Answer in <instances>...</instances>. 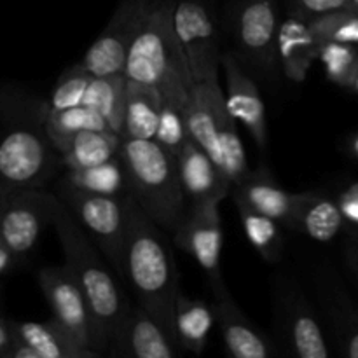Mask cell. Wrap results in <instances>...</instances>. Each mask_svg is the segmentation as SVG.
<instances>
[{
  "mask_svg": "<svg viewBox=\"0 0 358 358\" xmlns=\"http://www.w3.org/2000/svg\"><path fill=\"white\" fill-rule=\"evenodd\" d=\"M44 108L16 91L0 94V199L42 189L62 163L44 128Z\"/></svg>",
  "mask_w": 358,
  "mask_h": 358,
  "instance_id": "cell-1",
  "label": "cell"
},
{
  "mask_svg": "<svg viewBox=\"0 0 358 358\" xmlns=\"http://www.w3.org/2000/svg\"><path fill=\"white\" fill-rule=\"evenodd\" d=\"M51 222L62 243L66 269L80 287L90 306L94 329V350L103 355L108 352L115 331L133 304H129L124 290L115 280L114 271L107 266V259L59 199Z\"/></svg>",
  "mask_w": 358,
  "mask_h": 358,
  "instance_id": "cell-2",
  "label": "cell"
},
{
  "mask_svg": "<svg viewBox=\"0 0 358 358\" xmlns=\"http://www.w3.org/2000/svg\"><path fill=\"white\" fill-rule=\"evenodd\" d=\"M168 236L133 203L119 276L131 287L136 304L150 311L171 332V310L180 290Z\"/></svg>",
  "mask_w": 358,
  "mask_h": 358,
  "instance_id": "cell-3",
  "label": "cell"
},
{
  "mask_svg": "<svg viewBox=\"0 0 358 358\" xmlns=\"http://www.w3.org/2000/svg\"><path fill=\"white\" fill-rule=\"evenodd\" d=\"M173 0H150L129 45L124 77L156 87L163 100L187 103L194 79L171 21Z\"/></svg>",
  "mask_w": 358,
  "mask_h": 358,
  "instance_id": "cell-4",
  "label": "cell"
},
{
  "mask_svg": "<svg viewBox=\"0 0 358 358\" xmlns=\"http://www.w3.org/2000/svg\"><path fill=\"white\" fill-rule=\"evenodd\" d=\"M119 154L133 201L164 233L173 234L189 210L177 159L154 140L122 138Z\"/></svg>",
  "mask_w": 358,
  "mask_h": 358,
  "instance_id": "cell-5",
  "label": "cell"
},
{
  "mask_svg": "<svg viewBox=\"0 0 358 358\" xmlns=\"http://www.w3.org/2000/svg\"><path fill=\"white\" fill-rule=\"evenodd\" d=\"M185 121L192 142L236 185L250 171L236 119L229 114L219 79L194 83L185 105Z\"/></svg>",
  "mask_w": 358,
  "mask_h": 358,
  "instance_id": "cell-6",
  "label": "cell"
},
{
  "mask_svg": "<svg viewBox=\"0 0 358 358\" xmlns=\"http://www.w3.org/2000/svg\"><path fill=\"white\" fill-rule=\"evenodd\" d=\"M59 201L66 206L84 233L101 252L115 275L121 271V257L131 217V196H100L79 191L66 182H59L56 191Z\"/></svg>",
  "mask_w": 358,
  "mask_h": 358,
  "instance_id": "cell-7",
  "label": "cell"
},
{
  "mask_svg": "<svg viewBox=\"0 0 358 358\" xmlns=\"http://www.w3.org/2000/svg\"><path fill=\"white\" fill-rule=\"evenodd\" d=\"M171 21L194 83L219 79L220 35L208 6L203 0H173Z\"/></svg>",
  "mask_w": 358,
  "mask_h": 358,
  "instance_id": "cell-8",
  "label": "cell"
},
{
  "mask_svg": "<svg viewBox=\"0 0 358 358\" xmlns=\"http://www.w3.org/2000/svg\"><path fill=\"white\" fill-rule=\"evenodd\" d=\"M229 27L238 52L259 70H273L276 59V35L280 13L276 0H234L229 9Z\"/></svg>",
  "mask_w": 358,
  "mask_h": 358,
  "instance_id": "cell-9",
  "label": "cell"
},
{
  "mask_svg": "<svg viewBox=\"0 0 358 358\" xmlns=\"http://www.w3.org/2000/svg\"><path fill=\"white\" fill-rule=\"evenodd\" d=\"M58 198L42 189L20 191L0 199V238L20 262L27 261L51 222Z\"/></svg>",
  "mask_w": 358,
  "mask_h": 358,
  "instance_id": "cell-10",
  "label": "cell"
},
{
  "mask_svg": "<svg viewBox=\"0 0 358 358\" xmlns=\"http://www.w3.org/2000/svg\"><path fill=\"white\" fill-rule=\"evenodd\" d=\"M219 205V201H208L189 206L184 220L171 234L175 245L191 255L205 273L206 282L213 294L226 289L222 269H220L224 236Z\"/></svg>",
  "mask_w": 358,
  "mask_h": 358,
  "instance_id": "cell-11",
  "label": "cell"
},
{
  "mask_svg": "<svg viewBox=\"0 0 358 358\" xmlns=\"http://www.w3.org/2000/svg\"><path fill=\"white\" fill-rule=\"evenodd\" d=\"M150 0H121L96 41L77 66L91 76L124 73L129 45L145 17Z\"/></svg>",
  "mask_w": 358,
  "mask_h": 358,
  "instance_id": "cell-12",
  "label": "cell"
},
{
  "mask_svg": "<svg viewBox=\"0 0 358 358\" xmlns=\"http://www.w3.org/2000/svg\"><path fill=\"white\" fill-rule=\"evenodd\" d=\"M37 280L38 289L51 310V320H55L80 346L94 350V329L90 306L66 266L42 268Z\"/></svg>",
  "mask_w": 358,
  "mask_h": 358,
  "instance_id": "cell-13",
  "label": "cell"
},
{
  "mask_svg": "<svg viewBox=\"0 0 358 358\" xmlns=\"http://www.w3.org/2000/svg\"><path fill=\"white\" fill-rule=\"evenodd\" d=\"M112 357L175 358L182 350L163 322L140 304L131 306L112 338L108 352Z\"/></svg>",
  "mask_w": 358,
  "mask_h": 358,
  "instance_id": "cell-14",
  "label": "cell"
},
{
  "mask_svg": "<svg viewBox=\"0 0 358 358\" xmlns=\"http://www.w3.org/2000/svg\"><path fill=\"white\" fill-rule=\"evenodd\" d=\"M220 66L226 77V107L236 122L247 128L259 150L268 147V121H266L264 100L255 80L241 66L234 52H224Z\"/></svg>",
  "mask_w": 358,
  "mask_h": 358,
  "instance_id": "cell-15",
  "label": "cell"
},
{
  "mask_svg": "<svg viewBox=\"0 0 358 358\" xmlns=\"http://www.w3.org/2000/svg\"><path fill=\"white\" fill-rule=\"evenodd\" d=\"M213 313L227 353L234 358H271L278 355L275 343L240 310L229 290L213 294Z\"/></svg>",
  "mask_w": 358,
  "mask_h": 358,
  "instance_id": "cell-16",
  "label": "cell"
},
{
  "mask_svg": "<svg viewBox=\"0 0 358 358\" xmlns=\"http://www.w3.org/2000/svg\"><path fill=\"white\" fill-rule=\"evenodd\" d=\"M231 194L234 203H241L255 212L264 213L287 229H292L299 192L285 191L266 168L248 171L236 185H233Z\"/></svg>",
  "mask_w": 358,
  "mask_h": 358,
  "instance_id": "cell-17",
  "label": "cell"
},
{
  "mask_svg": "<svg viewBox=\"0 0 358 358\" xmlns=\"http://www.w3.org/2000/svg\"><path fill=\"white\" fill-rule=\"evenodd\" d=\"M177 170L189 206L208 201L220 203L233 189L226 175L192 140L185 143L177 156Z\"/></svg>",
  "mask_w": 358,
  "mask_h": 358,
  "instance_id": "cell-18",
  "label": "cell"
},
{
  "mask_svg": "<svg viewBox=\"0 0 358 358\" xmlns=\"http://www.w3.org/2000/svg\"><path fill=\"white\" fill-rule=\"evenodd\" d=\"M320 41L304 17L289 14L280 21L276 35V59L292 83H303L311 66L318 62Z\"/></svg>",
  "mask_w": 358,
  "mask_h": 358,
  "instance_id": "cell-19",
  "label": "cell"
},
{
  "mask_svg": "<svg viewBox=\"0 0 358 358\" xmlns=\"http://www.w3.org/2000/svg\"><path fill=\"white\" fill-rule=\"evenodd\" d=\"M282 336L292 355L301 358H327L329 348L317 317L299 296L289 294L280 310Z\"/></svg>",
  "mask_w": 358,
  "mask_h": 358,
  "instance_id": "cell-20",
  "label": "cell"
},
{
  "mask_svg": "<svg viewBox=\"0 0 358 358\" xmlns=\"http://www.w3.org/2000/svg\"><path fill=\"white\" fill-rule=\"evenodd\" d=\"M213 322L215 313L212 304L178 292L171 310V336L182 352L201 355L208 345Z\"/></svg>",
  "mask_w": 358,
  "mask_h": 358,
  "instance_id": "cell-21",
  "label": "cell"
},
{
  "mask_svg": "<svg viewBox=\"0 0 358 358\" xmlns=\"http://www.w3.org/2000/svg\"><path fill=\"white\" fill-rule=\"evenodd\" d=\"M163 98L152 86L126 79L122 105L121 136L131 140H152Z\"/></svg>",
  "mask_w": 358,
  "mask_h": 358,
  "instance_id": "cell-22",
  "label": "cell"
},
{
  "mask_svg": "<svg viewBox=\"0 0 358 358\" xmlns=\"http://www.w3.org/2000/svg\"><path fill=\"white\" fill-rule=\"evenodd\" d=\"M14 336L34 348L41 358H96L100 353L84 348L70 338L55 320L14 322L10 320Z\"/></svg>",
  "mask_w": 358,
  "mask_h": 358,
  "instance_id": "cell-23",
  "label": "cell"
},
{
  "mask_svg": "<svg viewBox=\"0 0 358 358\" xmlns=\"http://www.w3.org/2000/svg\"><path fill=\"white\" fill-rule=\"evenodd\" d=\"M345 226L339 203L318 192H299L292 229L315 241H331Z\"/></svg>",
  "mask_w": 358,
  "mask_h": 358,
  "instance_id": "cell-24",
  "label": "cell"
},
{
  "mask_svg": "<svg viewBox=\"0 0 358 358\" xmlns=\"http://www.w3.org/2000/svg\"><path fill=\"white\" fill-rule=\"evenodd\" d=\"M122 136L108 129H87L77 133L65 152L59 154L66 170H80L105 163L117 156L121 150Z\"/></svg>",
  "mask_w": 358,
  "mask_h": 358,
  "instance_id": "cell-25",
  "label": "cell"
},
{
  "mask_svg": "<svg viewBox=\"0 0 358 358\" xmlns=\"http://www.w3.org/2000/svg\"><path fill=\"white\" fill-rule=\"evenodd\" d=\"M63 182L70 184L79 191L100 196H128V175L121 154L114 156L105 163L94 164L80 170H66Z\"/></svg>",
  "mask_w": 358,
  "mask_h": 358,
  "instance_id": "cell-26",
  "label": "cell"
},
{
  "mask_svg": "<svg viewBox=\"0 0 358 358\" xmlns=\"http://www.w3.org/2000/svg\"><path fill=\"white\" fill-rule=\"evenodd\" d=\"M44 128L49 140L59 154L65 152V149L70 145L77 133L87 131V129H108V131H112L110 126L98 112H94L90 107H84V105H76V107L63 108L58 112H49L44 117Z\"/></svg>",
  "mask_w": 358,
  "mask_h": 358,
  "instance_id": "cell-27",
  "label": "cell"
},
{
  "mask_svg": "<svg viewBox=\"0 0 358 358\" xmlns=\"http://www.w3.org/2000/svg\"><path fill=\"white\" fill-rule=\"evenodd\" d=\"M126 77L124 73L114 76H93L86 93H84V107L93 108L110 126V129L121 135L122 105H124Z\"/></svg>",
  "mask_w": 358,
  "mask_h": 358,
  "instance_id": "cell-28",
  "label": "cell"
},
{
  "mask_svg": "<svg viewBox=\"0 0 358 358\" xmlns=\"http://www.w3.org/2000/svg\"><path fill=\"white\" fill-rule=\"evenodd\" d=\"M234 205L240 213L241 226H243L248 243L266 262H278L283 254L282 224L241 203H234Z\"/></svg>",
  "mask_w": 358,
  "mask_h": 358,
  "instance_id": "cell-29",
  "label": "cell"
},
{
  "mask_svg": "<svg viewBox=\"0 0 358 358\" xmlns=\"http://www.w3.org/2000/svg\"><path fill=\"white\" fill-rule=\"evenodd\" d=\"M185 105L177 103V101L163 100L159 110V119H157L156 133H154L152 138L157 145L163 147L175 159L182 152L185 143L191 140L187 121H185Z\"/></svg>",
  "mask_w": 358,
  "mask_h": 358,
  "instance_id": "cell-30",
  "label": "cell"
},
{
  "mask_svg": "<svg viewBox=\"0 0 358 358\" xmlns=\"http://www.w3.org/2000/svg\"><path fill=\"white\" fill-rule=\"evenodd\" d=\"M318 62L324 65L329 80L350 87L358 72V48L341 42H320Z\"/></svg>",
  "mask_w": 358,
  "mask_h": 358,
  "instance_id": "cell-31",
  "label": "cell"
},
{
  "mask_svg": "<svg viewBox=\"0 0 358 358\" xmlns=\"http://www.w3.org/2000/svg\"><path fill=\"white\" fill-rule=\"evenodd\" d=\"M311 30L320 42H341L358 48V13L336 10L308 20Z\"/></svg>",
  "mask_w": 358,
  "mask_h": 358,
  "instance_id": "cell-32",
  "label": "cell"
},
{
  "mask_svg": "<svg viewBox=\"0 0 358 358\" xmlns=\"http://www.w3.org/2000/svg\"><path fill=\"white\" fill-rule=\"evenodd\" d=\"M93 76L87 73L86 70L79 69L77 65H73L72 69L66 70L59 80L56 83L55 90L49 94L48 101H42V108H44V114L49 112H58L63 108L76 107V105L83 103L84 93H86L87 86H90Z\"/></svg>",
  "mask_w": 358,
  "mask_h": 358,
  "instance_id": "cell-33",
  "label": "cell"
},
{
  "mask_svg": "<svg viewBox=\"0 0 358 358\" xmlns=\"http://www.w3.org/2000/svg\"><path fill=\"white\" fill-rule=\"evenodd\" d=\"M332 322H334L338 334L341 336L345 353L352 358H358V317L350 310L348 299L339 294L332 306Z\"/></svg>",
  "mask_w": 358,
  "mask_h": 358,
  "instance_id": "cell-34",
  "label": "cell"
},
{
  "mask_svg": "<svg viewBox=\"0 0 358 358\" xmlns=\"http://www.w3.org/2000/svg\"><path fill=\"white\" fill-rule=\"evenodd\" d=\"M336 10H357L350 0H289V14L311 20ZM358 13V10H357Z\"/></svg>",
  "mask_w": 358,
  "mask_h": 358,
  "instance_id": "cell-35",
  "label": "cell"
},
{
  "mask_svg": "<svg viewBox=\"0 0 358 358\" xmlns=\"http://www.w3.org/2000/svg\"><path fill=\"white\" fill-rule=\"evenodd\" d=\"M339 208H341L345 220H352L358 224V184L350 187L339 199Z\"/></svg>",
  "mask_w": 358,
  "mask_h": 358,
  "instance_id": "cell-36",
  "label": "cell"
},
{
  "mask_svg": "<svg viewBox=\"0 0 358 358\" xmlns=\"http://www.w3.org/2000/svg\"><path fill=\"white\" fill-rule=\"evenodd\" d=\"M14 343V332L10 327V320H7L0 313V358H7Z\"/></svg>",
  "mask_w": 358,
  "mask_h": 358,
  "instance_id": "cell-37",
  "label": "cell"
},
{
  "mask_svg": "<svg viewBox=\"0 0 358 358\" xmlns=\"http://www.w3.org/2000/svg\"><path fill=\"white\" fill-rule=\"evenodd\" d=\"M17 264H20V261L16 259V255L7 248V245L0 238V280L9 275Z\"/></svg>",
  "mask_w": 358,
  "mask_h": 358,
  "instance_id": "cell-38",
  "label": "cell"
},
{
  "mask_svg": "<svg viewBox=\"0 0 358 358\" xmlns=\"http://www.w3.org/2000/svg\"><path fill=\"white\" fill-rule=\"evenodd\" d=\"M346 261H348V266L352 268V271L355 273V276L358 278V241L357 245H352L346 252Z\"/></svg>",
  "mask_w": 358,
  "mask_h": 358,
  "instance_id": "cell-39",
  "label": "cell"
},
{
  "mask_svg": "<svg viewBox=\"0 0 358 358\" xmlns=\"http://www.w3.org/2000/svg\"><path fill=\"white\" fill-rule=\"evenodd\" d=\"M348 90H353L358 94V72H357V76L353 77V80H352V84H350Z\"/></svg>",
  "mask_w": 358,
  "mask_h": 358,
  "instance_id": "cell-40",
  "label": "cell"
},
{
  "mask_svg": "<svg viewBox=\"0 0 358 358\" xmlns=\"http://www.w3.org/2000/svg\"><path fill=\"white\" fill-rule=\"evenodd\" d=\"M352 150H353V154H355V156L358 157V135L355 136V138H353V142H352Z\"/></svg>",
  "mask_w": 358,
  "mask_h": 358,
  "instance_id": "cell-41",
  "label": "cell"
},
{
  "mask_svg": "<svg viewBox=\"0 0 358 358\" xmlns=\"http://www.w3.org/2000/svg\"><path fill=\"white\" fill-rule=\"evenodd\" d=\"M350 2H352L353 7H355V9L358 10V0H350Z\"/></svg>",
  "mask_w": 358,
  "mask_h": 358,
  "instance_id": "cell-42",
  "label": "cell"
},
{
  "mask_svg": "<svg viewBox=\"0 0 358 358\" xmlns=\"http://www.w3.org/2000/svg\"><path fill=\"white\" fill-rule=\"evenodd\" d=\"M357 240H358V231H357Z\"/></svg>",
  "mask_w": 358,
  "mask_h": 358,
  "instance_id": "cell-43",
  "label": "cell"
}]
</instances>
